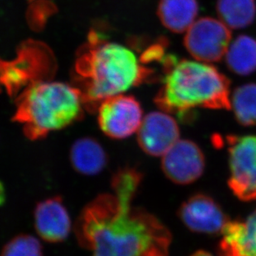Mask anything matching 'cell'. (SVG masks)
Returning <instances> with one entry per match:
<instances>
[{
  "mask_svg": "<svg viewBox=\"0 0 256 256\" xmlns=\"http://www.w3.org/2000/svg\"><path fill=\"white\" fill-rule=\"evenodd\" d=\"M1 256H44L38 240L29 234H20L2 248Z\"/></svg>",
  "mask_w": 256,
  "mask_h": 256,
  "instance_id": "18",
  "label": "cell"
},
{
  "mask_svg": "<svg viewBox=\"0 0 256 256\" xmlns=\"http://www.w3.org/2000/svg\"><path fill=\"white\" fill-rule=\"evenodd\" d=\"M142 175L133 168L114 172L112 192L90 202L74 230L92 256H168L172 234L156 216L133 205Z\"/></svg>",
  "mask_w": 256,
  "mask_h": 256,
  "instance_id": "1",
  "label": "cell"
},
{
  "mask_svg": "<svg viewBox=\"0 0 256 256\" xmlns=\"http://www.w3.org/2000/svg\"><path fill=\"white\" fill-rule=\"evenodd\" d=\"M191 256H212V254H209L208 252H202V250H199L196 252V253H194V254H192Z\"/></svg>",
  "mask_w": 256,
  "mask_h": 256,
  "instance_id": "19",
  "label": "cell"
},
{
  "mask_svg": "<svg viewBox=\"0 0 256 256\" xmlns=\"http://www.w3.org/2000/svg\"><path fill=\"white\" fill-rule=\"evenodd\" d=\"M142 118L140 104L132 96L118 94L107 98L100 104V128L110 138L123 140L137 133Z\"/></svg>",
  "mask_w": 256,
  "mask_h": 256,
  "instance_id": "7",
  "label": "cell"
},
{
  "mask_svg": "<svg viewBox=\"0 0 256 256\" xmlns=\"http://www.w3.org/2000/svg\"><path fill=\"white\" fill-rule=\"evenodd\" d=\"M230 40V28L220 20L202 18L186 31L184 45L198 62H216L226 55Z\"/></svg>",
  "mask_w": 256,
  "mask_h": 256,
  "instance_id": "6",
  "label": "cell"
},
{
  "mask_svg": "<svg viewBox=\"0 0 256 256\" xmlns=\"http://www.w3.org/2000/svg\"><path fill=\"white\" fill-rule=\"evenodd\" d=\"M96 39L92 36L89 48L80 54L76 63L85 104L102 103L123 94L150 74L130 49L116 42H96Z\"/></svg>",
  "mask_w": 256,
  "mask_h": 256,
  "instance_id": "3",
  "label": "cell"
},
{
  "mask_svg": "<svg viewBox=\"0 0 256 256\" xmlns=\"http://www.w3.org/2000/svg\"><path fill=\"white\" fill-rule=\"evenodd\" d=\"M70 160L73 168L79 174L92 176L104 170L106 154L100 142L92 138H82L70 148Z\"/></svg>",
  "mask_w": 256,
  "mask_h": 256,
  "instance_id": "14",
  "label": "cell"
},
{
  "mask_svg": "<svg viewBox=\"0 0 256 256\" xmlns=\"http://www.w3.org/2000/svg\"><path fill=\"white\" fill-rule=\"evenodd\" d=\"M34 224L36 233L45 242L58 243L68 238L72 222L60 196L42 200L36 205Z\"/></svg>",
  "mask_w": 256,
  "mask_h": 256,
  "instance_id": "11",
  "label": "cell"
},
{
  "mask_svg": "<svg viewBox=\"0 0 256 256\" xmlns=\"http://www.w3.org/2000/svg\"><path fill=\"white\" fill-rule=\"evenodd\" d=\"M179 218L192 232L218 234L229 222L220 206L210 196L196 194L182 203Z\"/></svg>",
  "mask_w": 256,
  "mask_h": 256,
  "instance_id": "10",
  "label": "cell"
},
{
  "mask_svg": "<svg viewBox=\"0 0 256 256\" xmlns=\"http://www.w3.org/2000/svg\"><path fill=\"white\" fill-rule=\"evenodd\" d=\"M164 85L155 98L162 112L186 116L195 108L230 110V82L216 68L198 60L168 58Z\"/></svg>",
  "mask_w": 256,
  "mask_h": 256,
  "instance_id": "2",
  "label": "cell"
},
{
  "mask_svg": "<svg viewBox=\"0 0 256 256\" xmlns=\"http://www.w3.org/2000/svg\"><path fill=\"white\" fill-rule=\"evenodd\" d=\"M229 186L242 200L256 199V136L228 137Z\"/></svg>",
  "mask_w": 256,
  "mask_h": 256,
  "instance_id": "5",
  "label": "cell"
},
{
  "mask_svg": "<svg viewBox=\"0 0 256 256\" xmlns=\"http://www.w3.org/2000/svg\"><path fill=\"white\" fill-rule=\"evenodd\" d=\"M198 0H160L158 15L162 24L175 34L186 32L196 22Z\"/></svg>",
  "mask_w": 256,
  "mask_h": 256,
  "instance_id": "13",
  "label": "cell"
},
{
  "mask_svg": "<svg viewBox=\"0 0 256 256\" xmlns=\"http://www.w3.org/2000/svg\"><path fill=\"white\" fill-rule=\"evenodd\" d=\"M230 70L240 76H247L256 70V40L247 35H240L232 42L226 55Z\"/></svg>",
  "mask_w": 256,
  "mask_h": 256,
  "instance_id": "15",
  "label": "cell"
},
{
  "mask_svg": "<svg viewBox=\"0 0 256 256\" xmlns=\"http://www.w3.org/2000/svg\"><path fill=\"white\" fill-rule=\"evenodd\" d=\"M162 170L174 184L186 185L196 181L205 168L200 148L191 140H180L162 156Z\"/></svg>",
  "mask_w": 256,
  "mask_h": 256,
  "instance_id": "8",
  "label": "cell"
},
{
  "mask_svg": "<svg viewBox=\"0 0 256 256\" xmlns=\"http://www.w3.org/2000/svg\"><path fill=\"white\" fill-rule=\"evenodd\" d=\"M176 120L166 112H150L142 118L137 132L141 150L147 154L162 157L179 140Z\"/></svg>",
  "mask_w": 256,
  "mask_h": 256,
  "instance_id": "9",
  "label": "cell"
},
{
  "mask_svg": "<svg viewBox=\"0 0 256 256\" xmlns=\"http://www.w3.org/2000/svg\"><path fill=\"white\" fill-rule=\"evenodd\" d=\"M85 104L76 87L58 82H36L20 96L14 120L21 124L29 140L46 137L80 118Z\"/></svg>",
  "mask_w": 256,
  "mask_h": 256,
  "instance_id": "4",
  "label": "cell"
},
{
  "mask_svg": "<svg viewBox=\"0 0 256 256\" xmlns=\"http://www.w3.org/2000/svg\"><path fill=\"white\" fill-rule=\"evenodd\" d=\"M222 233L219 256H256V210L244 222H229Z\"/></svg>",
  "mask_w": 256,
  "mask_h": 256,
  "instance_id": "12",
  "label": "cell"
},
{
  "mask_svg": "<svg viewBox=\"0 0 256 256\" xmlns=\"http://www.w3.org/2000/svg\"><path fill=\"white\" fill-rule=\"evenodd\" d=\"M232 107L240 124L256 126V84H246L234 90Z\"/></svg>",
  "mask_w": 256,
  "mask_h": 256,
  "instance_id": "17",
  "label": "cell"
},
{
  "mask_svg": "<svg viewBox=\"0 0 256 256\" xmlns=\"http://www.w3.org/2000/svg\"><path fill=\"white\" fill-rule=\"evenodd\" d=\"M216 10L220 21L229 28H244L256 18V0H218Z\"/></svg>",
  "mask_w": 256,
  "mask_h": 256,
  "instance_id": "16",
  "label": "cell"
}]
</instances>
